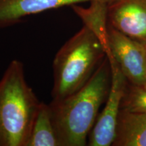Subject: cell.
Segmentation results:
<instances>
[{
	"label": "cell",
	"instance_id": "4",
	"mask_svg": "<svg viewBox=\"0 0 146 146\" xmlns=\"http://www.w3.org/2000/svg\"><path fill=\"white\" fill-rule=\"evenodd\" d=\"M111 68V85L106 105L98 115L88 138L90 146L112 145L120 106L127 86V80L120 70L112 54L108 55Z\"/></svg>",
	"mask_w": 146,
	"mask_h": 146
},
{
	"label": "cell",
	"instance_id": "11",
	"mask_svg": "<svg viewBox=\"0 0 146 146\" xmlns=\"http://www.w3.org/2000/svg\"><path fill=\"white\" fill-rule=\"evenodd\" d=\"M120 109L133 112H146V85L127 86Z\"/></svg>",
	"mask_w": 146,
	"mask_h": 146
},
{
	"label": "cell",
	"instance_id": "2",
	"mask_svg": "<svg viewBox=\"0 0 146 146\" xmlns=\"http://www.w3.org/2000/svg\"><path fill=\"white\" fill-rule=\"evenodd\" d=\"M41 102L13 60L0 79V146H27Z\"/></svg>",
	"mask_w": 146,
	"mask_h": 146
},
{
	"label": "cell",
	"instance_id": "7",
	"mask_svg": "<svg viewBox=\"0 0 146 146\" xmlns=\"http://www.w3.org/2000/svg\"><path fill=\"white\" fill-rule=\"evenodd\" d=\"M91 1L94 0H0V29L13 26L33 14Z\"/></svg>",
	"mask_w": 146,
	"mask_h": 146
},
{
	"label": "cell",
	"instance_id": "9",
	"mask_svg": "<svg viewBox=\"0 0 146 146\" xmlns=\"http://www.w3.org/2000/svg\"><path fill=\"white\" fill-rule=\"evenodd\" d=\"M89 7L84 8L72 5V9L77 14L85 26L91 29L101 41L105 52L109 50L108 42V3L104 0L90 1Z\"/></svg>",
	"mask_w": 146,
	"mask_h": 146
},
{
	"label": "cell",
	"instance_id": "10",
	"mask_svg": "<svg viewBox=\"0 0 146 146\" xmlns=\"http://www.w3.org/2000/svg\"><path fill=\"white\" fill-rule=\"evenodd\" d=\"M27 146H60L49 104L41 102Z\"/></svg>",
	"mask_w": 146,
	"mask_h": 146
},
{
	"label": "cell",
	"instance_id": "6",
	"mask_svg": "<svg viewBox=\"0 0 146 146\" xmlns=\"http://www.w3.org/2000/svg\"><path fill=\"white\" fill-rule=\"evenodd\" d=\"M108 16L113 28L146 44V0H113Z\"/></svg>",
	"mask_w": 146,
	"mask_h": 146
},
{
	"label": "cell",
	"instance_id": "3",
	"mask_svg": "<svg viewBox=\"0 0 146 146\" xmlns=\"http://www.w3.org/2000/svg\"><path fill=\"white\" fill-rule=\"evenodd\" d=\"M106 55L99 38L84 25L60 48L53 60L52 100H61L79 90Z\"/></svg>",
	"mask_w": 146,
	"mask_h": 146
},
{
	"label": "cell",
	"instance_id": "1",
	"mask_svg": "<svg viewBox=\"0 0 146 146\" xmlns=\"http://www.w3.org/2000/svg\"><path fill=\"white\" fill-rule=\"evenodd\" d=\"M111 85V68L106 56L86 84L64 99L49 104L60 146H84L96 123Z\"/></svg>",
	"mask_w": 146,
	"mask_h": 146
},
{
	"label": "cell",
	"instance_id": "8",
	"mask_svg": "<svg viewBox=\"0 0 146 146\" xmlns=\"http://www.w3.org/2000/svg\"><path fill=\"white\" fill-rule=\"evenodd\" d=\"M114 146H146V112L120 110Z\"/></svg>",
	"mask_w": 146,
	"mask_h": 146
},
{
	"label": "cell",
	"instance_id": "5",
	"mask_svg": "<svg viewBox=\"0 0 146 146\" xmlns=\"http://www.w3.org/2000/svg\"><path fill=\"white\" fill-rule=\"evenodd\" d=\"M110 50L127 81L146 85V44L108 26Z\"/></svg>",
	"mask_w": 146,
	"mask_h": 146
}]
</instances>
